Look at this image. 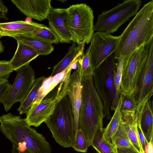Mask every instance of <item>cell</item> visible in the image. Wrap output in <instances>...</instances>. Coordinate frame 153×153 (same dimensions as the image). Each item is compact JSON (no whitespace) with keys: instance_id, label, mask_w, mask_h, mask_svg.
Here are the masks:
<instances>
[{"instance_id":"6da1fadb","label":"cell","mask_w":153,"mask_h":153,"mask_svg":"<svg viewBox=\"0 0 153 153\" xmlns=\"http://www.w3.org/2000/svg\"><path fill=\"white\" fill-rule=\"evenodd\" d=\"M153 38V1L145 4L119 36L114 52L115 59L126 62L137 49Z\"/></svg>"},{"instance_id":"7a4b0ae2","label":"cell","mask_w":153,"mask_h":153,"mask_svg":"<svg viewBox=\"0 0 153 153\" xmlns=\"http://www.w3.org/2000/svg\"><path fill=\"white\" fill-rule=\"evenodd\" d=\"M0 130L19 151L30 153H51L45 137L29 126L25 119L11 113L0 117Z\"/></svg>"},{"instance_id":"3957f363","label":"cell","mask_w":153,"mask_h":153,"mask_svg":"<svg viewBox=\"0 0 153 153\" xmlns=\"http://www.w3.org/2000/svg\"><path fill=\"white\" fill-rule=\"evenodd\" d=\"M93 75H83L80 78L82 100L79 112L78 128L84 133L88 147L91 146L98 129L103 128V119L105 118L104 106L94 87Z\"/></svg>"},{"instance_id":"277c9868","label":"cell","mask_w":153,"mask_h":153,"mask_svg":"<svg viewBox=\"0 0 153 153\" xmlns=\"http://www.w3.org/2000/svg\"><path fill=\"white\" fill-rule=\"evenodd\" d=\"M45 122L56 142L64 148L72 147L76 131L74 114L67 96L59 102Z\"/></svg>"},{"instance_id":"5b68a950","label":"cell","mask_w":153,"mask_h":153,"mask_svg":"<svg viewBox=\"0 0 153 153\" xmlns=\"http://www.w3.org/2000/svg\"><path fill=\"white\" fill-rule=\"evenodd\" d=\"M66 26L71 41L78 45L88 44L94 33L93 11L85 3L73 4L66 8Z\"/></svg>"},{"instance_id":"8992f818","label":"cell","mask_w":153,"mask_h":153,"mask_svg":"<svg viewBox=\"0 0 153 153\" xmlns=\"http://www.w3.org/2000/svg\"><path fill=\"white\" fill-rule=\"evenodd\" d=\"M113 53L94 71L93 78L95 88L102 101L105 117L111 119V109L115 98L114 76L117 64Z\"/></svg>"},{"instance_id":"52a82bcc","label":"cell","mask_w":153,"mask_h":153,"mask_svg":"<svg viewBox=\"0 0 153 153\" xmlns=\"http://www.w3.org/2000/svg\"><path fill=\"white\" fill-rule=\"evenodd\" d=\"M142 4L140 0H126L98 16L94 25V31L110 33L116 32L137 12Z\"/></svg>"},{"instance_id":"ba28073f","label":"cell","mask_w":153,"mask_h":153,"mask_svg":"<svg viewBox=\"0 0 153 153\" xmlns=\"http://www.w3.org/2000/svg\"><path fill=\"white\" fill-rule=\"evenodd\" d=\"M147 56L146 44L135 51L123 62L120 94L129 96L135 93Z\"/></svg>"},{"instance_id":"9c48e42d","label":"cell","mask_w":153,"mask_h":153,"mask_svg":"<svg viewBox=\"0 0 153 153\" xmlns=\"http://www.w3.org/2000/svg\"><path fill=\"white\" fill-rule=\"evenodd\" d=\"M67 85L64 80L49 93L38 104L31 106L25 119L29 126L38 127L53 113L57 103L67 95Z\"/></svg>"},{"instance_id":"30bf717a","label":"cell","mask_w":153,"mask_h":153,"mask_svg":"<svg viewBox=\"0 0 153 153\" xmlns=\"http://www.w3.org/2000/svg\"><path fill=\"white\" fill-rule=\"evenodd\" d=\"M15 71L17 74L2 102L6 112L17 102L22 103L31 89L35 79V72L29 65H25Z\"/></svg>"},{"instance_id":"8fae6325","label":"cell","mask_w":153,"mask_h":153,"mask_svg":"<svg viewBox=\"0 0 153 153\" xmlns=\"http://www.w3.org/2000/svg\"><path fill=\"white\" fill-rule=\"evenodd\" d=\"M119 37V36H113L102 31L94 33L85 53L89 56L94 71L114 52Z\"/></svg>"},{"instance_id":"7c38bea8","label":"cell","mask_w":153,"mask_h":153,"mask_svg":"<svg viewBox=\"0 0 153 153\" xmlns=\"http://www.w3.org/2000/svg\"><path fill=\"white\" fill-rule=\"evenodd\" d=\"M146 47L147 57L138 81L137 90L134 94L137 104L147 94L153 93V38L146 44Z\"/></svg>"},{"instance_id":"4fadbf2b","label":"cell","mask_w":153,"mask_h":153,"mask_svg":"<svg viewBox=\"0 0 153 153\" xmlns=\"http://www.w3.org/2000/svg\"><path fill=\"white\" fill-rule=\"evenodd\" d=\"M11 1L23 14L39 21L47 19L53 8L51 0H11Z\"/></svg>"},{"instance_id":"5bb4252c","label":"cell","mask_w":153,"mask_h":153,"mask_svg":"<svg viewBox=\"0 0 153 153\" xmlns=\"http://www.w3.org/2000/svg\"><path fill=\"white\" fill-rule=\"evenodd\" d=\"M66 15V8H53L47 19L49 27L58 37L60 42L70 43L71 36L65 23Z\"/></svg>"},{"instance_id":"9a60e30c","label":"cell","mask_w":153,"mask_h":153,"mask_svg":"<svg viewBox=\"0 0 153 153\" xmlns=\"http://www.w3.org/2000/svg\"><path fill=\"white\" fill-rule=\"evenodd\" d=\"M82 89L81 78L78 72L75 71L69 77L67 91L74 114L76 135L78 129L79 112L82 100Z\"/></svg>"},{"instance_id":"2e32d148","label":"cell","mask_w":153,"mask_h":153,"mask_svg":"<svg viewBox=\"0 0 153 153\" xmlns=\"http://www.w3.org/2000/svg\"><path fill=\"white\" fill-rule=\"evenodd\" d=\"M43 25L22 21L0 23V38L4 36L25 35L33 32L36 27Z\"/></svg>"},{"instance_id":"e0dca14e","label":"cell","mask_w":153,"mask_h":153,"mask_svg":"<svg viewBox=\"0 0 153 153\" xmlns=\"http://www.w3.org/2000/svg\"><path fill=\"white\" fill-rule=\"evenodd\" d=\"M135 111H121L123 123L132 144L140 153H145L137 131Z\"/></svg>"},{"instance_id":"ac0fdd59","label":"cell","mask_w":153,"mask_h":153,"mask_svg":"<svg viewBox=\"0 0 153 153\" xmlns=\"http://www.w3.org/2000/svg\"><path fill=\"white\" fill-rule=\"evenodd\" d=\"M17 47L12 58L9 61L13 71L28 64L39 55L33 49L20 42H17Z\"/></svg>"},{"instance_id":"d6986e66","label":"cell","mask_w":153,"mask_h":153,"mask_svg":"<svg viewBox=\"0 0 153 153\" xmlns=\"http://www.w3.org/2000/svg\"><path fill=\"white\" fill-rule=\"evenodd\" d=\"M73 42L63 59L53 67L51 76H53L62 72L74 63L83 53L85 44L76 45Z\"/></svg>"},{"instance_id":"ffe728a7","label":"cell","mask_w":153,"mask_h":153,"mask_svg":"<svg viewBox=\"0 0 153 153\" xmlns=\"http://www.w3.org/2000/svg\"><path fill=\"white\" fill-rule=\"evenodd\" d=\"M17 42H20L34 50L39 55H47L54 50L52 44L38 39L22 35H16L11 36Z\"/></svg>"},{"instance_id":"44dd1931","label":"cell","mask_w":153,"mask_h":153,"mask_svg":"<svg viewBox=\"0 0 153 153\" xmlns=\"http://www.w3.org/2000/svg\"><path fill=\"white\" fill-rule=\"evenodd\" d=\"M68 68L54 76H50L45 78L37 92L31 106L38 104L49 93L63 80Z\"/></svg>"},{"instance_id":"7402d4cb","label":"cell","mask_w":153,"mask_h":153,"mask_svg":"<svg viewBox=\"0 0 153 153\" xmlns=\"http://www.w3.org/2000/svg\"><path fill=\"white\" fill-rule=\"evenodd\" d=\"M140 126L147 143L153 141V101L151 99L147 101L144 108L140 120Z\"/></svg>"},{"instance_id":"603a6c76","label":"cell","mask_w":153,"mask_h":153,"mask_svg":"<svg viewBox=\"0 0 153 153\" xmlns=\"http://www.w3.org/2000/svg\"><path fill=\"white\" fill-rule=\"evenodd\" d=\"M123 95L120 94L117 107L114 114L106 127L105 128L103 136L107 140L111 141L112 136L116 132L123 121V116L121 111Z\"/></svg>"},{"instance_id":"cb8c5ba5","label":"cell","mask_w":153,"mask_h":153,"mask_svg":"<svg viewBox=\"0 0 153 153\" xmlns=\"http://www.w3.org/2000/svg\"><path fill=\"white\" fill-rule=\"evenodd\" d=\"M105 128H100L93 138L91 146L97 153H114L111 141L103 136Z\"/></svg>"},{"instance_id":"d4e9b609","label":"cell","mask_w":153,"mask_h":153,"mask_svg":"<svg viewBox=\"0 0 153 153\" xmlns=\"http://www.w3.org/2000/svg\"><path fill=\"white\" fill-rule=\"evenodd\" d=\"M22 35L35 38L51 44H58L60 42L54 33L49 27L44 25L36 27L33 32Z\"/></svg>"},{"instance_id":"484cf974","label":"cell","mask_w":153,"mask_h":153,"mask_svg":"<svg viewBox=\"0 0 153 153\" xmlns=\"http://www.w3.org/2000/svg\"><path fill=\"white\" fill-rule=\"evenodd\" d=\"M45 78L44 76H41L35 79L33 86L23 101L20 103L17 111L20 114H26L31 107L37 92Z\"/></svg>"},{"instance_id":"4316f807","label":"cell","mask_w":153,"mask_h":153,"mask_svg":"<svg viewBox=\"0 0 153 153\" xmlns=\"http://www.w3.org/2000/svg\"><path fill=\"white\" fill-rule=\"evenodd\" d=\"M111 140L112 146L116 147H129L131 145L123 121L116 132L112 136Z\"/></svg>"},{"instance_id":"83f0119b","label":"cell","mask_w":153,"mask_h":153,"mask_svg":"<svg viewBox=\"0 0 153 153\" xmlns=\"http://www.w3.org/2000/svg\"><path fill=\"white\" fill-rule=\"evenodd\" d=\"M76 65V71L79 73L80 78L83 75H93L94 70L87 53H83L79 57Z\"/></svg>"},{"instance_id":"f1b7e54d","label":"cell","mask_w":153,"mask_h":153,"mask_svg":"<svg viewBox=\"0 0 153 153\" xmlns=\"http://www.w3.org/2000/svg\"><path fill=\"white\" fill-rule=\"evenodd\" d=\"M118 61L117 64L116 70L114 76V84L116 90L115 98L112 106L111 108V111H114L117 105L120 94V89L123 68V59H120Z\"/></svg>"},{"instance_id":"f546056e","label":"cell","mask_w":153,"mask_h":153,"mask_svg":"<svg viewBox=\"0 0 153 153\" xmlns=\"http://www.w3.org/2000/svg\"><path fill=\"white\" fill-rule=\"evenodd\" d=\"M76 151L86 153L88 149V141L82 130L78 128L75 136L72 147Z\"/></svg>"},{"instance_id":"4dcf8cb0","label":"cell","mask_w":153,"mask_h":153,"mask_svg":"<svg viewBox=\"0 0 153 153\" xmlns=\"http://www.w3.org/2000/svg\"><path fill=\"white\" fill-rule=\"evenodd\" d=\"M137 103L134 94L129 96L123 95L121 111H133L136 109Z\"/></svg>"},{"instance_id":"1f68e13d","label":"cell","mask_w":153,"mask_h":153,"mask_svg":"<svg viewBox=\"0 0 153 153\" xmlns=\"http://www.w3.org/2000/svg\"><path fill=\"white\" fill-rule=\"evenodd\" d=\"M13 71V67L9 61L0 60V78L7 80Z\"/></svg>"},{"instance_id":"d6a6232c","label":"cell","mask_w":153,"mask_h":153,"mask_svg":"<svg viewBox=\"0 0 153 153\" xmlns=\"http://www.w3.org/2000/svg\"><path fill=\"white\" fill-rule=\"evenodd\" d=\"M11 85L8 80L0 84V103H2L5 98Z\"/></svg>"},{"instance_id":"836d02e7","label":"cell","mask_w":153,"mask_h":153,"mask_svg":"<svg viewBox=\"0 0 153 153\" xmlns=\"http://www.w3.org/2000/svg\"><path fill=\"white\" fill-rule=\"evenodd\" d=\"M116 148L117 153H140L132 144L129 147Z\"/></svg>"},{"instance_id":"e575fe53","label":"cell","mask_w":153,"mask_h":153,"mask_svg":"<svg viewBox=\"0 0 153 153\" xmlns=\"http://www.w3.org/2000/svg\"><path fill=\"white\" fill-rule=\"evenodd\" d=\"M0 19H4L5 20L8 19L6 16L8 12V9L1 0H0Z\"/></svg>"},{"instance_id":"d590c367","label":"cell","mask_w":153,"mask_h":153,"mask_svg":"<svg viewBox=\"0 0 153 153\" xmlns=\"http://www.w3.org/2000/svg\"><path fill=\"white\" fill-rule=\"evenodd\" d=\"M144 152L145 153H153V141L147 144Z\"/></svg>"},{"instance_id":"8d00e7d4","label":"cell","mask_w":153,"mask_h":153,"mask_svg":"<svg viewBox=\"0 0 153 153\" xmlns=\"http://www.w3.org/2000/svg\"><path fill=\"white\" fill-rule=\"evenodd\" d=\"M11 152L12 153H30L27 150L23 152L19 151L16 146L13 144H12Z\"/></svg>"},{"instance_id":"74e56055","label":"cell","mask_w":153,"mask_h":153,"mask_svg":"<svg viewBox=\"0 0 153 153\" xmlns=\"http://www.w3.org/2000/svg\"><path fill=\"white\" fill-rule=\"evenodd\" d=\"M4 47L0 40V54L2 53L4 50Z\"/></svg>"},{"instance_id":"f35d334b","label":"cell","mask_w":153,"mask_h":153,"mask_svg":"<svg viewBox=\"0 0 153 153\" xmlns=\"http://www.w3.org/2000/svg\"><path fill=\"white\" fill-rule=\"evenodd\" d=\"M112 146L113 147V150H114V153H117V151H116V147L113 146Z\"/></svg>"},{"instance_id":"ab89813d","label":"cell","mask_w":153,"mask_h":153,"mask_svg":"<svg viewBox=\"0 0 153 153\" xmlns=\"http://www.w3.org/2000/svg\"></svg>"}]
</instances>
